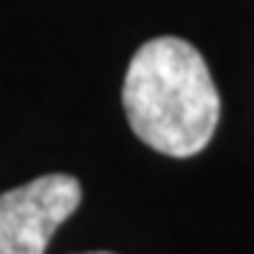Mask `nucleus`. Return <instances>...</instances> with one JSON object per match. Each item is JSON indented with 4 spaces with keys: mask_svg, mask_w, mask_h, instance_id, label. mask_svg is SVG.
<instances>
[{
    "mask_svg": "<svg viewBox=\"0 0 254 254\" xmlns=\"http://www.w3.org/2000/svg\"><path fill=\"white\" fill-rule=\"evenodd\" d=\"M122 102L130 130L173 158L200 153L218 130L215 79L200 51L181 37H155L133 54Z\"/></svg>",
    "mask_w": 254,
    "mask_h": 254,
    "instance_id": "obj_1",
    "label": "nucleus"
},
{
    "mask_svg": "<svg viewBox=\"0 0 254 254\" xmlns=\"http://www.w3.org/2000/svg\"><path fill=\"white\" fill-rule=\"evenodd\" d=\"M82 200L73 175L54 173L0 195V254H46L48 240Z\"/></svg>",
    "mask_w": 254,
    "mask_h": 254,
    "instance_id": "obj_2",
    "label": "nucleus"
},
{
    "mask_svg": "<svg viewBox=\"0 0 254 254\" xmlns=\"http://www.w3.org/2000/svg\"><path fill=\"white\" fill-rule=\"evenodd\" d=\"M88 254H110V252H88Z\"/></svg>",
    "mask_w": 254,
    "mask_h": 254,
    "instance_id": "obj_3",
    "label": "nucleus"
}]
</instances>
